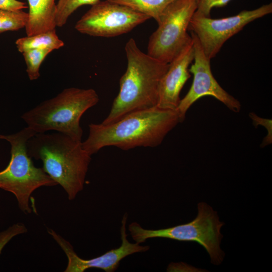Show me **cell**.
<instances>
[{
    "label": "cell",
    "mask_w": 272,
    "mask_h": 272,
    "mask_svg": "<svg viewBox=\"0 0 272 272\" xmlns=\"http://www.w3.org/2000/svg\"><path fill=\"white\" fill-rule=\"evenodd\" d=\"M180 122L176 110L155 106L137 110L111 123L89 124V133L82 146L91 156L109 146L123 150L154 148Z\"/></svg>",
    "instance_id": "obj_1"
},
{
    "label": "cell",
    "mask_w": 272,
    "mask_h": 272,
    "mask_svg": "<svg viewBox=\"0 0 272 272\" xmlns=\"http://www.w3.org/2000/svg\"><path fill=\"white\" fill-rule=\"evenodd\" d=\"M126 69L109 113L101 122L109 124L131 112L157 106L159 89L169 63L143 52L133 38L125 45Z\"/></svg>",
    "instance_id": "obj_2"
},
{
    "label": "cell",
    "mask_w": 272,
    "mask_h": 272,
    "mask_svg": "<svg viewBox=\"0 0 272 272\" xmlns=\"http://www.w3.org/2000/svg\"><path fill=\"white\" fill-rule=\"evenodd\" d=\"M30 157L41 160L45 172L64 190L70 200L75 199L84 186L92 160L77 141L58 132L38 133L27 144Z\"/></svg>",
    "instance_id": "obj_3"
},
{
    "label": "cell",
    "mask_w": 272,
    "mask_h": 272,
    "mask_svg": "<svg viewBox=\"0 0 272 272\" xmlns=\"http://www.w3.org/2000/svg\"><path fill=\"white\" fill-rule=\"evenodd\" d=\"M99 101L93 89L70 87L25 112L21 118L36 133L54 130L82 142L81 118Z\"/></svg>",
    "instance_id": "obj_4"
},
{
    "label": "cell",
    "mask_w": 272,
    "mask_h": 272,
    "mask_svg": "<svg viewBox=\"0 0 272 272\" xmlns=\"http://www.w3.org/2000/svg\"><path fill=\"white\" fill-rule=\"evenodd\" d=\"M36 133L27 126L10 135L0 134V139L11 145V159L0 171V188L15 195L19 208L25 214L33 210L29 204L32 193L42 186H53L57 184L43 170L33 164L28 153L27 144Z\"/></svg>",
    "instance_id": "obj_5"
},
{
    "label": "cell",
    "mask_w": 272,
    "mask_h": 272,
    "mask_svg": "<svg viewBox=\"0 0 272 272\" xmlns=\"http://www.w3.org/2000/svg\"><path fill=\"white\" fill-rule=\"evenodd\" d=\"M197 210L195 218L186 224L150 230L143 228L137 222H132L128 225V231L132 239L139 244L153 238L197 242L206 250L211 263L219 265L225 255L220 247L223 237L220 231L224 223L220 221L217 212L205 202L198 203Z\"/></svg>",
    "instance_id": "obj_6"
},
{
    "label": "cell",
    "mask_w": 272,
    "mask_h": 272,
    "mask_svg": "<svg viewBox=\"0 0 272 272\" xmlns=\"http://www.w3.org/2000/svg\"><path fill=\"white\" fill-rule=\"evenodd\" d=\"M196 10L195 0H174L170 3L149 38L147 53L161 61L170 63L192 41L187 31Z\"/></svg>",
    "instance_id": "obj_7"
},
{
    "label": "cell",
    "mask_w": 272,
    "mask_h": 272,
    "mask_svg": "<svg viewBox=\"0 0 272 272\" xmlns=\"http://www.w3.org/2000/svg\"><path fill=\"white\" fill-rule=\"evenodd\" d=\"M272 13V3L251 10H243L236 15L213 19L194 13L188 30L193 33L206 56L211 59L229 38L250 22Z\"/></svg>",
    "instance_id": "obj_8"
},
{
    "label": "cell",
    "mask_w": 272,
    "mask_h": 272,
    "mask_svg": "<svg viewBox=\"0 0 272 272\" xmlns=\"http://www.w3.org/2000/svg\"><path fill=\"white\" fill-rule=\"evenodd\" d=\"M150 19L125 6L100 1L82 16L75 28L83 34L112 37L125 34Z\"/></svg>",
    "instance_id": "obj_9"
},
{
    "label": "cell",
    "mask_w": 272,
    "mask_h": 272,
    "mask_svg": "<svg viewBox=\"0 0 272 272\" xmlns=\"http://www.w3.org/2000/svg\"><path fill=\"white\" fill-rule=\"evenodd\" d=\"M194 47L193 63L189 71L193 76L191 86L180 99L176 110L180 122H183L186 113L191 106L199 98L212 96L223 103L234 112H239L241 108L240 102L225 91L214 78L211 70L210 60L204 53L195 35L191 32Z\"/></svg>",
    "instance_id": "obj_10"
},
{
    "label": "cell",
    "mask_w": 272,
    "mask_h": 272,
    "mask_svg": "<svg viewBox=\"0 0 272 272\" xmlns=\"http://www.w3.org/2000/svg\"><path fill=\"white\" fill-rule=\"evenodd\" d=\"M127 214L122 219L120 228L121 245L111 249L105 253L94 258L85 259L80 257L75 251L71 244L51 229H47L48 233L63 250L68 259L64 272H84L90 268H97L106 272L116 270L120 261L129 255L138 252H144L150 249L149 245H141L138 243H130L127 239L126 223Z\"/></svg>",
    "instance_id": "obj_11"
},
{
    "label": "cell",
    "mask_w": 272,
    "mask_h": 272,
    "mask_svg": "<svg viewBox=\"0 0 272 272\" xmlns=\"http://www.w3.org/2000/svg\"><path fill=\"white\" fill-rule=\"evenodd\" d=\"M193 58L192 40L191 43L169 63L168 69L160 83L157 106L164 109L176 110L180 101V92L191 76L189 66L193 62Z\"/></svg>",
    "instance_id": "obj_12"
},
{
    "label": "cell",
    "mask_w": 272,
    "mask_h": 272,
    "mask_svg": "<svg viewBox=\"0 0 272 272\" xmlns=\"http://www.w3.org/2000/svg\"><path fill=\"white\" fill-rule=\"evenodd\" d=\"M55 0H28V18L25 26L27 36L55 30Z\"/></svg>",
    "instance_id": "obj_13"
},
{
    "label": "cell",
    "mask_w": 272,
    "mask_h": 272,
    "mask_svg": "<svg viewBox=\"0 0 272 272\" xmlns=\"http://www.w3.org/2000/svg\"><path fill=\"white\" fill-rule=\"evenodd\" d=\"M15 44L18 51L21 53L34 49H48L52 51L64 45V42L59 38L55 30L18 38Z\"/></svg>",
    "instance_id": "obj_14"
},
{
    "label": "cell",
    "mask_w": 272,
    "mask_h": 272,
    "mask_svg": "<svg viewBox=\"0 0 272 272\" xmlns=\"http://www.w3.org/2000/svg\"><path fill=\"white\" fill-rule=\"evenodd\" d=\"M148 16L157 22L165 8L174 0H108Z\"/></svg>",
    "instance_id": "obj_15"
},
{
    "label": "cell",
    "mask_w": 272,
    "mask_h": 272,
    "mask_svg": "<svg viewBox=\"0 0 272 272\" xmlns=\"http://www.w3.org/2000/svg\"><path fill=\"white\" fill-rule=\"evenodd\" d=\"M28 13L23 10L9 11L0 10V34L17 31L25 27Z\"/></svg>",
    "instance_id": "obj_16"
},
{
    "label": "cell",
    "mask_w": 272,
    "mask_h": 272,
    "mask_svg": "<svg viewBox=\"0 0 272 272\" xmlns=\"http://www.w3.org/2000/svg\"><path fill=\"white\" fill-rule=\"evenodd\" d=\"M100 0H58L56 4V25L62 27L69 17L79 7L86 5H93Z\"/></svg>",
    "instance_id": "obj_17"
},
{
    "label": "cell",
    "mask_w": 272,
    "mask_h": 272,
    "mask_svg": "<svg viewBox=\"0 0 272 272\" xmlns=\"http://www.w3.org/2000/svg\"><path fill=\"white\" fill-rule=\"evenodd\" d=\"M51 51L48 49H29L22 52L27 66L26 72L31 81L38 79L40 65Z\"/></svg>",
    "instance_id": "obj_18"
},
{
    "label": "cell",
    "mask_w": 272,
    "mask_h": 272,
    "mask_svg": "<svg viewBox=\"0 0 272 272\" xmlns=\"http://www.w3.org/2000/svg\"><path fill=\"white\" fill-rule=\"evenodd\" d=\"M231 0H195L196 14L210 17L211 10L215 7H222L227 5Z\"/></svg>",
    "instance_id": "obj_19"
},
{
    "label": "cell",
    "mask_w": 272,
    "mask_h": 272,
    "mask_svg": "<svg viewBox=\"0 0 272 272\" xmlns=\"http://www.w3.org/2000/svg\"><path fill=\"white\" fill-rule=\"evenodd\" d=\"M25 3L18 0H0V10L17 11L27 8Z\"/></svg>",
    "instance_id": "obj_20"
}]
</instances>
